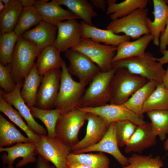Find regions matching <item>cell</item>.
Listing matches in <instances>:
<instances>
[{
    "instance_id": "cell-18",
    "label": "cell",
    "mask_w": 168,
    "mask_h": 168,
    "mask_svg": "<svg viewBox=\"0 0 168 168\" xmlns=\"http://www.w3.org/2000/svg\"><path fill=\"white\" fill-rule=\"evenodd\" d=\"M36 0L34 6L40 15L42 21L57 26L64 20L80 18L69 10L63 8L55 0Z\"/></svg>"
},
{
    "instance_id": "cell-45",
    "label": "cell",
    "mask_w": 168,
    "mask_h": 168,
    "mask_svg": "<svg viewBox=\"0 0 168 168\" xmlns=\"http://www.w3.org/2000/svg\"><path fill=\"white\" fill-rule=\"evenodd\" d=\"M163 56L160 58H156V60L163 65L168 63V50H166L162 53Z\"/></svg>"
},
{
    "instance_id": "cell-40",
    "label": "cell",
    "mask_w": 168,
    "mask_h": 168,
    "mask_svg": "<svg viewBox=\"0 0 168 168\" xmlns=\"http://www.w3.org/2000/svg\"><path fill=\"white\" fill-rule=\"evenodd\" d=\"M11 70V64L5 66L0 63V86L7 93L12 92L16 86L12 77Z\"/></svg>"
},
{
    "instance_id": "cell-34",
    "label": "cell",
    "mask_w": 168,
    "mask_h": 168,
    "mask_svg": "<svg viewBox=\"0 0 168 168\" xmlns=\"http://www.w3.org/2000/svg\"><path fill=\"white\" fill-rule=\"evenodd\" d=\"M42 21L40 15L34 6L23 7L14 31L19 37Z\"/></svg>"
},
{
    "instance_id": "cell-16",
    "label": "cell",
    "mask_w": 168,
    "mask_h": 168,
    "mask_svg": "<svg viewBox=\"0 0 168 168\" xmlns=\"http://www.w3.org/2000/svg\"><path fill=\"white\" fill-rule=\"evenodd\" d=\"M57 33L53 45L60 53L76 46L81 37V26L77 20L63 21L57 25Z\"/></svg>"
},
{
    "instance_id": "cell-29",
    "label": "cell",
    "mask_w": 168,
    "mask_h": 168,
    "mask_svg": "<svg viewBox=\"0 0 168 168\" xmlns=\"http://www.w3.org/2000/svg\"><path fill=\"white\" fill-rule=\"evenodd\" d=\"M28 142H32L0 114V147H9L15 143Z\"/></svg>"
},
{
    "instance_id": "cell-1",
    "label": "cell",
    "mask_w": 168,
    "mask_h": 168,
    "mask_svg": "<svg viewBox=\"0 0 168 168\" xmlns=\"http://www.w3.org/2000/svg\"><path fill=\"white\" fill-rule=\"evenodd\" d=\"M112 67L124 68L131 74L148 81L162 83L166 70L152 54L145 52L143 55L121 60L112 63Z\"/></svg>"
},
{
    "instance_id": "cell-20",
    "label": "cell",
    "mask_w": 168,
    "mask_h": 168,
    "mask_svg": "<svg viewBox=\"0 0 168 168\" xmlns=\"http://www.w3.org/2000/svg\"><path fill=\"white\" fill-rule=\"evenodd\" d=\"M81 37L90 39L95 42L104 43L105 44L117 47L122 43L130 41L131 38L125 35H119L107 29H100L91 26L83 21L80 22Z\"/></svg>"
},
{
    "instance_id": "cell-24",
    "label": "cell",
    "mask_w": 168,
    "mask_h": 168,
    "mask_svg": "<svg viewBox=\"0 0 168 168\" xmlns=\"http://www.w3.org/2000/svg\"><path fill=\"white\" fill-rule=\"evenodd\" d=\"M106 13L112 20L124 17L138 9L146 8L148 0H125L117 3L116 0H107Z\"/></svg>"
},
{
    "instance_id": "cell-11",
    "label": "cell",
    "mask_w": 168,
    "mask_h": 168,
    "mask_svg": "<svg viewBox=\"0 0 168 168\" xmlns=\"http://www.w3.org/2000/svg\"><path fill=\"white\" fill-rule=\"evenodd\" d=\"M62 75L60 68L51 70L42 76L37 93L35 107L44 110H52L54 107Z\"/></svg>"
},
{
    "instance_id": "cell-32",
    "label": "cell",
    "mask_w": 168,
    "mask_h": 168,
    "mask_svg": "<svg viewBox=\"0 0 168 168\" xmlns=\"http://www.w3.org/2000/svg\"><path fill=\"white\" fill-rule=\"evenodd\" d=\"M12 105L7 103L0 96V111L19 127L26 134L31 142L36 144L39 141L40 136L34 133L23 120L18 111L14 109Z\"/></svg>"
},
{
    "instance_id": "cell-5",
    "label": "cell",
    "mask_w": 168,
    "mask_h": 168,
    "mask_svg": "<svg viewBox=\"0 0 168 168\" xmlns=\"http://www.w3.org/2000/svg\"><path fill=\"white\" fill-rule=\"evenodd\" d=\"M87 113L78 107L61 114L56 125V138L71 148L79 142L78 135Z\"/></svg>"
},
{
    "instance_id": "cell-41",
    "label": "cell",
    "mask_w": 168,
    "mask_h": 168,
    "mask_svg": "<svg viewBox=\"0 0 168 168\" xmlns=\"http://www.w3.org/2000/svg\"><path fill=\"white\" fill-rule=\"evenodd\" d=\"M168 45V19L165 30L160 38V51L162 53L166 49Z\"/></svg>"
},
{
    "instance_id": "cell-13",
    "label": "cell",
    "mask_w": 168,
    "mask_h": 168,
    "mask_svg": "<svg viewBox=\"0 0 168 168\" xmlns=\"http://www.w3.org/2000/svg\"><path fill=\"white\" fill-rule=\"evenodd\" d=\"M23 83V80L17 83L14 89L9 93H6L1 89L0 96L7 103L13 106L18 110L26 121L29 128L34 133L39 136L47 135V129L35 120L30 109L21 96L20 91Z\"/></svg>"
},
{
    "instance_id": "cell-2",
    "label": "cell",
    "mask_w": 168,
    "mask_h": 168,
    "mask_svg": "<svg viewBox=\"0 0 168 168\" xmlns=\"http://www.w3.org/2000/svg\"><path fill=\"white\" fill-rule=\"evenodd\" d=\"M60 86L55 103V109L63 114L80 107L85 86L74 80L64 61L62 67Z\"/></svg>"
},
{
    "instance_id": "cell-22",
    "label": "cell",
    "mask_w": 168,
    "mask_h": 168,
    "mask_svg": "<svg viewBox=\"0 0 168 168\" xmlns=\"http://www.w3.org/2000/svg\"><path fill=\"white\" fill-rule=\"evenodd\" d=\"M154 19L148 18L147 24L150 34L153 37V43L160 45V38L166 27L168 19V5L164 0H153Z\"/></svg>"
},
{
    "instance_id": "cell-42",
    "label": "cell",
    "mask_w": 168,
    "mask_h": 168,
    "mask_svg": "<svg viewBox=\"0 0 168 168\" xmlns=\"http://www.w3.org/2000/svg\"><path fill=\"white\" fill-rule=\"evenodd\" d=\"M36 164V168H56L54 165H51L49 162L39 155L37 158Z\"/></svg>"
},
{
    "instance_id": "cell-3",
    "label": "cell",
    "mask_w": 168,
    "mask_h": 168,
    "mask_svg": "<svg viewBox=\"0 0 168 168\" xmlns=\"http://www.w3.org/2000/svg\"><path fill=\"white\" fill-rule=\"evenodd\" d=\"M147 81L144 78L131 74L125 68H116L111 81L109 102L112 104H124Z\"/></svg>"
},
{
    "instance_id": "cell-9",
    "label": "cell",
    "mask_w": 168,
    "mask_h": 168,
    "mask_svg": "<svg viewBox=\"0 0 168 168\" xmlns=\"http://www.w3.org/2000/svg\"><path fill=\"white\" fill-rule=\"evenodd\" d=\"M38 155L56 168H66L67 159L71 152V149L56 138L47 135L40 136L36 144Z\"/></svg>"
},
{
    "instance_id": "cell-46",
    "label": "cell",
    "mask_w": 168,
    "mask_h": 168,
    "mask_svg": "<svg viewBox=\"0 0 168 168\" xmlns=\"http://www.w3.org/2000/svg\"><path fill=\"white\" fill-rule=\"evenodd\" d=\"M23 7L34 6L35 3V0H19Z\"/></svg>"
},
{
    "instance_id": "cell-26",
    "label": "cell",
    "mask_w": 168,
    "mask_h": 168,
    "mask_svg": "<svg viewBox=\"0 0 168 168\" xmlns=\"http://www.w3.org/2000/svg\"><path fill=\"white\" fill-rule=\"evenodd\" d=\"M60 52L54 45L43 49L37 56L36 63L39 74L43 76L49 71L62 68L63 61Z\"/></svg>"
},
{
    "instance_id": "cell-6",
    "label": "cell",
    "mask_w": 168,
    "mask_h": 168,
    "mask_svg": "<svg viewBox=\"0 0 168 168\" xmlns=\"http://www.w3.org/2000/svg\"><path fill=\"white\" fill-rule=\"evenodd\" d=\"M116 70V68H113L108 71H100L97 74L85 90L80 107H99L109 102L111 81Z\"/></svg>"
},
{
    "instance_id": "cell-7",
    "label": "cell",
    "mask_w": 168,
    "mask_h": 168,
    "mask_svg": "<svg viewBox=\"0 0 168 168\" xmlns=\"http://www.w3.org/2000/svg\"><path fill=\"white\" fill-rule=\"evenodd\" d=\"M148 9H138L123 17L112 20L106 29L116 34L122 33L133 39L150 34L147 24Z\"/></svg>"
},
{
    "instance_id": "cell-27",
    "label": "cell",
    "mask_w": 168,
    "mask_h": 168,
    "mask_svg": "<svg viewBox=\"0 0 168 168\" xmlns=\"http://www.w3.org/2000/svg\"><path fill=\"white\" fill-rule=\"evenodd\" d=\"M158 84L154 81H148L132 95L124 104V105L140 118L143 120V105Z\"/></svg>"
},
{
    "instance_id": "cell-39",
    "label": "cell",
    "mask_w": 168,
    "mask_h": 168,
    "mask_svg": "<svg viewBox=\"0 0 168 168\" xmlns=\"http://www.w3.org/2000/svg\"><path fill=\"white\" fill-rule=\"evenodd\" d=\"M137 127L138 125L128 120L116 122V135L119 147L125 146Z\"/></svg>"
},
{
    "instance_id": "cell-49",
    "label": "cell",
    "mask_w": 168,
    "mask_h": 168,
    "mask_svg": "<svg viewBox=\"0 0 168 168\" xmlns=\"http://www.w3.org/2000/svg\"><path fill=\"white\" fill-rule=\"evenodd\" d=\"M6 6L2 1L0 0V12L3 11L6 8Z\"/></svg>"
},
{
    "instance_id": "cell-44",
    "label": "cell",
    "mask_w": 168,
    "mask_h": 168,
    "mask_svg": "<svg viewBox=\"0 0 168 168\" xmlns=\"http://www.w3.org/2000/svg\"><path fill=\"white\" fill-rule=\"evenodd\" d=\"M66 168H91L84 164L67 159Z\"/></svg>"
},
{
    "instance_id": "cell-28",
    "label": "cell",
    "mask_w": 168,
    "mask_h": 168,
    "mask_svg": "<svg viewBox=\"0 0 168 168\" xmlns=\"http://www.w3.org/2000/svg\"><path fill=\"white\" fill-rule=\"evenodd\" d=\"M60 5H64L86 24L94 26L92 19L97 16L94 7L86 0H55Z\"/></svg>"
},
{
    "instance_id": "cell-14",
    "label": "cell",
    "mask_w": 168,
    "mask_h": 168,
    "mask_svg": "<svg viewBox=\"0 0 168 168\" xmlns=\"http://www.w3.org/2000/svg\"><path fill=\"white\" fill-rule=\"evenodd\" d=\"M116 122L110 124L109 129L103 138L98 143L87 148L71 152L74 154L85 153L92 152H105L112 156L122 167L128 164V158L119 149L116 135Z\"/></svg>"
},
{
    "instance_id": "cell-52",
    "label": "cell",
    "mask_w": 168,
    "mask_h": 168,
    "mask_svg": "<svg viewBox=\"0 0 168 168\" xmlns=\"http://www.w3.org/2000/svg\"><path fill=\"white\" fill-rule=\"evenodd\" d=\"M165 1L166 3L168 5V0H165Z\"/></svg>"
},
{
    "instance_id": "cell-33",
    "label": "cell",
    "mask_w": 168,
    "mask_h": 168,
    "mask_svg": "<svg viewBox=\"0 0 168 168\" xmlns=\"http://www.w3.org/2000/svg\"><path fill=\"white\" fill-rule=\"evenodd\" d=\"M34 118L40 120L44 124L47 131V136L56 138L55 128L57 120L61 112L60 110L55 109L44 110L35 106L29 107Z\"/></svg>"
},
{
    "instance_id": "cell-48",
    "label": "cell",
    "mask_w": 168,
    "mask_h": 168,
    "mask_svg": "<svg viewBox=\"0 0 168 168\" xmlns=\"http://www.w3.org/2000/svg\"><path fill=\"white\" fill-rule=\"evenodd\" d=\"M17 0H2L5 6L7 7L14 4Z\"/></svg>"
},
{
    "instance_id": "cell-37",
    "label": "cell",
    "mask_w": 168,
    "mask_h": 168,
    "mask_svg": "<svg viewBox=\"0 0 168 168\" xmlns=\"http://www.w3.org/2000/svg\"><path fill=\"white\" fill-rule=\"evenodd\" d=\"M18 37L14 31L0 35V63L5 66L11 64Z\"/></svg>"
},
{
    "instance_id": "cell-51",
    "label": "cell",
    "mask_w": 168,
    "mask_h": 168,
    "mask_svg": "<svg viewBox=\"0 0 168 168\" xmlns=\"http://www.w3.org/2000/svg\"><path fill=\"white\" fill-rule=\"evenodd\" d=\"M6 168H15L12 165H8Z\"/></svg>"
},
{
    "instance_id": "cell-15",
    "label": "cell",
    "mask_w": 168,
    "mask_h": 168,
    "mask_svg": "<svg viewBox=\"0 0 168 168\" xmlns=\"http://www.w3.org/2000/svg\"><path fill=\"white\" fill-rule=\"evenodd\" d=\"M6 152L1 157L3 165H13L16 159L22 158L16 165L17 168L36 162V156L38 155L36 144L32 142H20L12 147H0V152Z\"/></svg>"
},
{
    "instance_id": "cell-4",
    "label": "cell",
    "mask_w": 168,
    "mask_h": 168,
    "mask_svg": "<svg viewBox=\"0 0 168 168\" xmlns=\"http://www.w3.org/2000/svg\"><path fill=\"white\" fill-rule=\"evenodd\" d=\"M42 50L21 36L14 48L11 63V75L15 83L23 80L33 66Z\"/></svg>"
},
{
    "instance_id": "cell-25",
    "label": "cell",
    "mask_w": 168,
    "mask_h": 168,
    "mask_svg": "<svg viewBox=\"0 0 168 168\" xmlns=\"http://www.w3.org/2000/svg\"><path fill=\"white\" fill-rule=\"evenodd\" d=\"M42 78L38 72L36 63L24 78L20 95L29 107L35 106L37 93Z\"/></svg>"
},
{
    "instance_id": "cell-12",
    "label": "cell",
    "mask_w": 168,
    "mask_h": 168,
    "mask_svg": "<svg viewBox=\"0 0 168 168\" xmlns=\"http://www.w3.org/2000/svg\"><path fill=\"white\" fill-rule=\"evenodd\" d=\"M87 113H91L100 116L111 123L119 121L128 120L138 126L146 122L126 107L124 104H106L97 107H78Z\"/></svg>"
},
{
    "instance_id": "cell-31",
    "label": "cell",
    "mask_w": 168,
    "mask_h": 168,
    "mask_svg": "<svg viewBox=\"0 0 168 168\" xmlns=\"http://www.w3.org/2000/svg\"><path fill=\"white\" fill-rule=\"evenodd\" d=\"M156 110H168V89L158 83L143 107V113Z\"/></svg>"
},
{
    "instance_id": "cell-19",
    "label": "cell",
    "mask_w": 168,
    "mask_h": 168,
    "mask_svg": "<svg viewBox=\"0 0 168 168\" xmlns=\"http://www.w3.org/2000/svg\"><path fill=\"white\" fill-rule=\"evenodd\" d=\"M57 33V26L42 21L34 28L26 31L20 36L42 50L53 44Z\"/></svg>"
},
{
    "instance_id": "cell-30",
    "label": "cell",
    "mask_w": 168,
    "mask_h": 168,
    "mask_svg": "<svg viewBox=\"0 0 168 168\" xmlns=\"http://www.w3.org/2000/svg\"><path fill=\"white\" fill-rule=\"evenodd\" d=\"M23 7L19 0L0 12V34L13 31Z\"/></svg>"
},
{
    "instance_id": "cell-43",
    "label": "cell",
    "mask_w": 168,
    "mask_h": 168,
    "mask_svg": "<svg viewBox=\"0 0 168 168\" xmlns=\"http://www.w3.org/2000/svg\"><path fill=\"white\" fill-rule=\"evenodd\" d=\"M89 2L94 7L99 9L103 12L106 11V5L107 1L105 0H90Z\"/></svg>"
},
{
    "instance_id": "cell-50",
    "label": "cell",
    "mask_w": 168,
    "mask_h": 168,
    "mask_svg": "<svg viewBox=\"0 0 168 168\" xmlns=\"http://www.w3.org/2000/svg\"><path fill=\"white\" fill-rule=\"evenodd\" d=\"M164 148L166 151H168V138L166 139L164 143Z\"/></svg>"
},
{
    "instance_id": "cell-23",
    "label": "cell",
    "mask_w": 168,
    "mask_h": 168,
    "mask_svg": "<svg viewBox=\"0 0 168 168\" xmlns=\"http://www.w3.org/2000/svg\"><path fill=\"white\" fill-rule=\"evenodd\" d=\"M153 38L150 34L145 35L135 40L124 42L117 47L113 63L116 61L143 55Z\"/></svg>"
},
{
    "instance_id": "cell-10",
    "label": "cell",
    "mask_w": 168,
    "mask_h": 168,
    "mask_svg": "<svg viewBox=\"0 0 168 168\" xmlns=\"http://www.w3.org/2000/svg\"><path fill=\"white\" fill-rule=\"evenodd\" d=\"M65 56L69 62L67 67L69 73L77 77L79 82L85 86L100 71L98 66L79 52L70 49L65 52Z\"/></svg>"
},
{
    "instance_id": "cell-8",
    "label": "cell",
    "mask_w": 168,
    "mask_h": 168,
    "mask_svg": "<svg viewBox=\"0 0 168 168\" xmlns=\"http://www.w3.org/2000/svg\"><path fill=\"white\" fill-rule=\"evenodd\" d=\"M72 49L84 54L99 67L102 72L113 68V59L117 47L103 44L82 38L78 44Z\"/></svg>"
},
{
    "instance_id": "cell-36",
    "label": "cell",
    "mask_w": 168,
    "mask_h": 168,
    "mask_svg": "<svg viewBox=\"0 0 168 168\" xmlns=\"http://www.w3.org/2000/svg\"><path fill=\"white\" fill-rule=\"evenodd\" d=\"M150 119L153 133L156 136H158L160 139H166L168 134V110H156L146 113Z\"/></svg>"
},
{
    "instance_id": "cell-21",
    "label": "cell",
    "mask_w": 168,
    "mask_h": 168,
    "mask_svg": "<svg viewBox=\"0 0 168 168\" xmlns=\"http://www.w3.org/2000/svg\"><path fill=\"white\" fill-rule=\"evenodd\" d=\"M156 137L153 133L150 123L138 126L125 146V152L141 153L145 149L156 144Z\"/></svg>"
},
{
    "instance_id": "cell-35",
    "label": "cell",
    "mask_w": 168,
    "mask_h": 168,
    "mask_svg": "<svg viewBox=\"0 0 168 168\" xmlns=\"http://www.w3.org/2000/svg\"><path fill=\"white\" fill-rule=\"evenodd\" d=\"M67 159L89 166L91 168H110L109 158L103 152L74 154L71 152Z\"/></svg>"
},
{
    "instance_id": "cell-17",
    "label": "cell",
    "mask_w": 168,
    "mask_h": 168,
    "mask_svg": "<svg viewBox=\"0 0 168 168\" xmlns=\"http://www.w3.org/2000/svg\"><path fill=\"white\" fill-rule=\"evenodd\" d=\"M86 120L87 124L86 135L71 148V152L87 148L99 142L106 134L110 124L91 113H87Z\"/></svg>"
},
{
    "instance_id": "cell-38",
    "label": "cell",
    "mask_w": 168,
    "mask_h": 168,
    "mask_svg": "<svg viewBox=\"0 0 168 168\" xmlns=\"http://www.w3.org/2000/svg\"><path fill=\"white\" fill-rule=\"evenodd\" d=\"M128 164L121 168H161L164 165L160 156L133 154L128 158Z\"/></svg>"
},
{
    "instance_id": "cell-47",
    "label": "cell",
    "mask_w": 168,
    "mask_h": 168,
    "mask_svg": "<svg viewBox=\"0 0 168 168\" xmlns=\"http://www.w3.org/2000/svg\"><path fill=\"white\" fill-rule=\"evenodd\" d=\"M162 83L164 86L168 89V66L163 77Z\"/></svg>"
}]
</instances>
